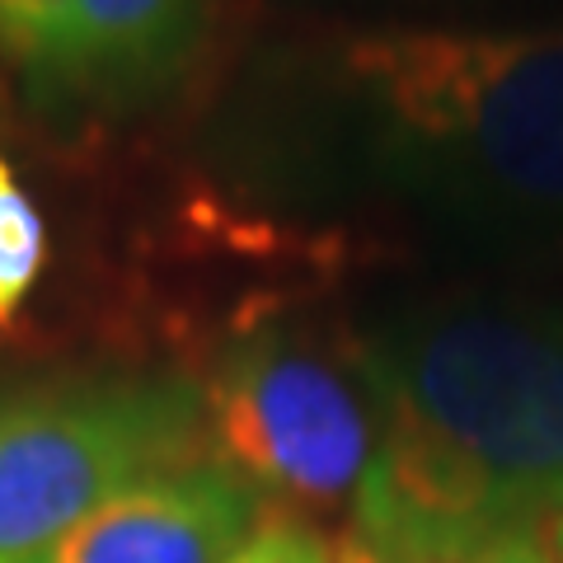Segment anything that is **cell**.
<instances>
[{
	"label": "cell",
	"mask_w": 563,
	"mask_h": 563,
	"mask_svg": "<svg viewBox=\"0 0 563 563\" xmlns=\"http://www.w3.org/2000/svg\"><path fill=\"white\" fill-rule=\"evenodd\" d=\"M352 362L376 404L357 536L390 563H465L563 521V301L418 296L376 314Z\"/></svg>",
	"instance_id": "1"
},
{
	"label": "cell",
	"mask_w": 563,
	"mask_h": 563,
	"mask_svg": "<svg viewBox=\"0 0 563 563\" xmlns=\"http://www.w3.org/2000/svg\"><path fill=\"white\" fill-rule=\"evenodd\" d=\"M333 95L395 202L474 250L563 258V24L357 33Z\"/></svg>",
	"instance_id": "2"
},
{
	"label": "cell",
	"mask_w": 563,
	"mask_h": 563,
	"mask_svg": "<svg viewBox=\"0 0 563 563\" xmlns=\"http://www.w3.org/2000/svg\"><path fill=\"white\" fill-rule=\"evenodd\" d=\"M202 385L85 380L0 404V563L38 559L128 484L202 455Z\"/></svg>",
	"instance_id": "3"
},
{
	"label": "cell",
	"mask_w": 563,
	"mask_h": 563,
	"mask_svg": "<svg viewBox=\"0 0 563 563\" xmlns=\"http://www.w3.org/2000/svg\"><path fill=\"white\" fill-rule=\"evenodd\" d=\"M202 409L217 461L306 507L357 503L376 461V404L357 362H333L287 324L240 333L202 385Z\"/></svg>",
	"instance_id": "4"
},
{
	"label": "cell",
	"mask_w": 563,
	"mask_h": 563,
	"mask_svg": "<svg viewBox=\"0 0 563 563\" xmlns=\"http://www.w3.org/2000/svg\"><path fill=\"white\" fill-rule=\"evenodd\" d=\"M207 0H0V57L52 113H122L184 76Z\"/></svg>",
	"instance_id": "5"
},
{
	"label": "cell",
	"mask_w": 563,
	"mask_h": 563,
	"mask_svg": "<svg viewBox=\"0 0 563 563\" xmlns=\"http://www.w3.org/2000/svg\"><path fill=\"white\" fill-rule=\"evenodd\" d=\"M263 493L225 461L128 484L29 563H231L263 526Z\"/></svg>",
	"instance_id": "6"
},
{
	"label": "cell",
	"mask_w": 563,
	"mask_h": 563,
	"mask_svg": "<svg viewBox=\"0 0 563 563\" xmlns=\"http://www.w3.org/2000/svg\"><path fill=\"white\" fill-rule=\"evenodd\" d=\"M47 263V225L24 192L14 165L0 155V324L14 320Z\"/></svg>",
	"instance_id": "7"
},
{
	"label": "cell",
	"mask_w": 563,
	"mask_h": 563,
	"mask_svg": "<svg viewBox=\"0 0 563 563\" xmlns=\"http://www.w3.org/2000/svg\"><path fill=\"white\" fill-rule=\"evenodd\" d=\"M231 563H333V544L296 517H263V526Z\"/></svg>",
	"instance_id": "8"
},
{
	"label": "cell",
	"mask_w": 563,
	"mask_h": 563,
	"mask_svg": "<svg viewBox=\"0 0 563 563\" xmlns=\"http://www.w3.org/2000/svg\"><path fill=\"white\" fill-rule=\"evenodd\" d=\"M465 563H559L544 531H521V536H507V540H493L488 550L470 554Z\"/></svg>",
	"instance_id": "9"
},
{
	"label": "cell",
	"mask_w": 563,
	"mask_h": 563,
	"mask_svg": "<svg viewBox=\"0 0 563 563\" xmlns=\"http://www.w3.org/2000/svg\"><path fill=\"white\" fill-rule=\"evenodd\" d=\"M333 563H390V559H385L376 544H366L357 531H352V536H343L339 544H333Z\"/></svg>",
	"instance_id": "10"
},
{
	"label": "cell",
	"mask_w": 563,
	"mask_h": 563,
	"mask_svg": "<svg viewBox=\"0 0 563 563\" xmlns=\"http://www.w3.org/2000/svg\"><path fill=\"white\" fill-rule=\"evenodd\" d=\"M544 540H550V550H554V559L563 563V521H554L550 531H544Z\"/></svg>",
	"instance_id": "11"
}]
</instances>
